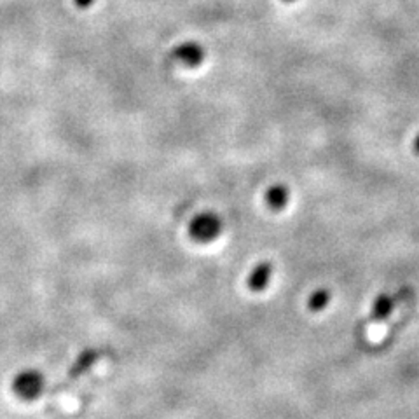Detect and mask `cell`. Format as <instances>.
<instances>
[{
	"instance_id": "8992f818",
	"label": "cell",
	"mask_w": 419,
	"mask_h": 419,
	"mask_svg": "<svg viewBox=\"0 0 419 419\" xmlns=\"http://www.w3.org/2000/svg\"><path fill=\"white\" fill-rule=\"evenodd\" d=\"M288 201V191L285 185H274L271 187L268 192H266V203H268L269 208H273L274 211H280L287 205Z\"/></svg>"
},
{
	"instance_id": "52a82bcc",
	"label": "cell",
	"mask_w": 419,
	"mask_h": 419,
	"mask_svg": "<svg viewBox=\"0 0 419 419\" xmlns=\"http://www.w3.org/2000/svg\"><path fill=\"white\" fill-rule=\"evenodd\" d=\"M393 306H395V299L393 297H379L376 300V306H374V313L370 317V324H379L383 318H386L389 314V311H393Z\"/></svg>"
},
{
	"instance_id": "7a4b0ae2",
	"label": "cell",
	"mask_w": 419,
	"mask_h": 419,
	"mask_svg": "<svg viewBox=\"0 0 419 419\" xmlns=\"http://www.w3.org/2000/svg\"><path fill=\"white\" fill-rule=\"evenodd\" d=\"M13 389L18 396L25 400L37 399L44 389V376H40L35 370H27L14 379Z\"/></svg>"
},
{
	"instance_id": "30bf717a",
	"label": "cell",
	"mask_w": 419,
	"mask_h": 419,
	"mask_svg": "<svg viewBox=\"0 0 419 419\" xmlns=\"http://www.w3.org/2000/svg\"><path fill=\"white\" fill-rule=\"evenodd\" d=\"M285 2H294V0H285Z\"/></svg>"
},
{
	"instance_id": "9c48e42d",
	"label": "cell",
	"mask_w": 419,
	"mask_h": 419,
	"mask_svg": "<svg viewBox=\"0 0 419 419\" xmlns=\"http://www.w3.org/2000/svg\"><path fill=\"white\" fill-rule=\"evenodd\" d=\"M93 2H95V0H76V4L79 7H90Z\"/></svg>"
},
{
	"instance_id": "277c9868",
	"label": "cell",
	"mask_w": 419,
	"mask_h": 419,
	"mask_svg": "<svg viewBox=\"0 0 419 419\" xmlns=\"http://www.w3.org/2000/svg\"><path fill=\"white\" fill-rule=\"evenodd\" d=\"M271 274H273L271 262H261V264H257V268L252 271L250 276H248V288L254 292H262L269 285Z\"/></svg>"
},
{
	"instance_id": "3957f363",
	"label": "cell",
	"mask_w": 419,
	"mask_h": 419,
	"mask_svg": "<svg viewBox=\"0 0 419 419\" xmlns=\"http://www.w3.org/2000/svg\"><path fill=\"white\" fill-rule=\"evenodd\" d=\"M173 57L184 63V65L196 66L203 61V58H205V51H203V47L199 46V44L187 42L177 47V49L173 51Z\"/></svg>"
},
{
	"instance_id": "6da1fadb",
	"label": "cell",
	"mask_w": 419,
	"mask_h": 419,
	"mask_svg": "<svg viewBox=\"0 0 419 419\" xmlns=\"http://www.w3.org/2000/svg\"><path fill=\"white\" fill-rule=\"evenodd\" d=\"M220 231H222V222L220 218L213 213L198 215V217L191 222V228H189L191 238L199 241V243H208V241H213L218 235H220Z\"/></svg>"
},
{
	"instance_id": "5b68a950",
	"label": "cell",
	"mask_w": 419,
	"mask_h": 419,
	"mask_svg": "<svg viewBox=\"0 0 419 419\" xmlns=\"http://www.w3.org/2000/svg\"><path fill=\"white\" fill-rule=\"evenodd\" d=\"M98 357H100L98 351H95V350L84 351V353L81 355L79 358H77V362L73 363L72 369L69 370V376H66V377H69L70 383H73V381L79 379L83 374H86L88 370L91 369V365L96 362V358H98Z\"/></svg>"
},
{
	"instance_id": "ba28073f",
	"label": "cell",
	"mask_w": 419,
	"mask_h": 419,
	"mask_svg": "<svg viewBox=\"0 0 419 419\" xmlns=\"http://www.w3.org/2000/svg\"><path fill=\"white\" fill-rule=\"evenodd\" d=\"M330 300L329 290H317L313 295H311L309 300H307V306H309L311 311H321L327 302Z\"/></svg>"
}]
</instances>
